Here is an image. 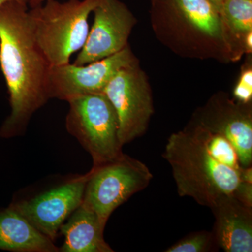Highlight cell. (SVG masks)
<instances>
[{"label":"cell","instance_id":"cell-1","mask_svg":"<svg viewBox=\"0 0 252 252\" xmlns=\"http://www.w3.org/2000/svg\"><path fill=\"white\" fill-rule=\"evenodd\" d=\"M28 6L10 1L0 7V66L11 106L0 130L5 138L23 135L32 117L50 99L51 65L34 40Z\"/></svg>","mask_w":252,"mask_h":252},{"label":"cell","instance_id":"cell-2","mask_svg":"<svg viewBox=\"0 0 252 252\" xmlns=\"http://www.w3.org/2000/svg\"><path fill=\"white\" fill-rule=\"evenodd\" d=\"M151 15L159 40L181 56L226 63L242 57L210 0H156Z\"/></svg>","mask_w":252,"mask_h":252},{"label":"cell","instance_id":"cell-3","mask_svg":"<svg viewBox=\"0 0 252 252\" xmlns=\"http://www.w3.org/2000/svg\"><path fill=\"white\" fill-rule=\"evenodd\" d=\"M162 157L171 166L179 195L203 206L211 208L240 183V171L217 162L186 128L170 136Z\"/></svg>","mask_w":252,"mask_h":252},{"label":"cell","instance_id":"cell-4","mask_svg":"<svg viewBox=\"0 0 252 252\" xmlns=\"http://www.w3.org/2000/svg\"><path fill=\"white\" fill-rule=\"evenodd\" d=\"M102 0H45L28 10L33 36L50 65L69 63L89 32V18Z\"/></svg>","mask_w":252,"mask_h":252},{"label":"cell","instance_id":"cell-5","mask_svg":"<svg viewBox=\"0 0 252 252\" xmlns=\"http://www.w3.org/2000/svg\"><path fill=\"white\" fill-rule=\"evenodd\" d=\"M67 132L90 154L94 166L122 155L117 112L104 93L84 94L67 101Z\"/></svg>","mask_w":252,"mask_h":252},{"label":"cell","instance_id":"cell-6","mask_svg":"<svg viewBox=\"0 0 252 252\" xmlns=\"http://www.w3.org/2000/svg\"><path fill=\"white\" fill-rule=\"evenodd\" d=\"M152 178L144 162L123 154L112 161L92 167L81 204L106 225L112 212L145 189Z\"/></svg>","mask_w":252,"mask_h":252},{"label":"cell","instance_id":"cell-7","mask_svg":"<svg viewBox=\"0 0 252 252\" xmlns=\"http://www.w3.org/2000/svg\"><path fill=\"white\" fill-rule=\"evenodd\" d=\"M103 93L117 112L121 144L124 146L143 135L154 107L148 77L140 64L120 69Z\"/></svg>","mask_w":252,"mask_h":252},{"label":"cell","instance_id":"cell-8","mask_svg":"<svg viewBox=\"0 0 252 252\" xmlns=\"http://www.w3.org/2000/svg\"><path fill=\"white\" fill-rule=\"evenodd\" d=\"M130 46L95 62L77 65L71 64L50 67L47 91L50 99L67 102L84 94L103 93L109 81L120 69L138 64Z\"/></svg>","mask_w":252,"mask_h":252},{"label":"cell","instance_id":"cell-9","mask_svg":"<svg viewBox=\"0 0 252 252\" xmlns=\"http://www.w3.org/2000/svg\"><path fill=\"white\" fill-rule=\"evenodd\" d=\"M94 21L74 64L84 65L117 54L129 45L137 23L132 11L120 0H102L93 12Z\"/></svg>","mask_w":252,"mask_h":252},{"label":"cell","instance_id":"cell-10","mask_svg":"<svg viewBox=\"0 0 252 252\" xmlns=\"http://www.w3.org/2000/svg\"><path fill=\"white\" fill-rule=\"evenodd\" d=\"M191 122L224 137L235 147L240 165L252 166L251 103H241L230 99L226 94H217L195 113Z\"/></svg>","mask_w":252,"mask_h":252},{"label":"cell","instance_id":"cell-11","mask_svg":"<svg viewBox=\"0 0 252 252\" xmlns=\"http://www.w3.org/2000/svg\"><path fill=\"white\" fill-rule=\"evenodd\" d=\"M89 172L38 194L12 204L36 229L55 241L61 225L82 203Z\"/></svg>","mask_w":252,"mask_h":252},{"label":"cell","instance_id":"cell-12","mask_svg":"<svg viewBox=\"0 0 252 252\" xmlns=\"http://www.w3.org/2000/svg\"><path fill=\"white\" fill-rule=\"evenodd\" d=\"M215 215L213 233L219 248L226 252H252V207L232 195L211 207Z\"/></svg>","mask_w":252,"mask_h":252},{"label":"cell","instance_id":"cell-13","mask_svg":"<svg viewBox=\"0 0 252 252\" xmlns=\"http://www.w3.org/2000/svg\"><path fill=\"white\" fill-rule=\"evenodd\" d=\"M105 225L97 215L81 204L61 225L64 243L62 252H113L104 240Z\"/></svg>","mask_w":252,"mask_h":252},{"label":"cell","instance_id":"cell-14","mask_svg":"<svg viewBox=\"0 0 252 252\" xmlns=\"http://www.w3.org/2000/svg\"><path fill=\"white\" fill-rule=\"evenodd\" d=\"M0 250L17 252H59V248L10 205L0 212Z\"/></svg>","mask_w":252,"mask_h":252},{"label":"cell","instance_id":"cell-15","mask_svg":"<svg viewBox=\"0 0 252 252\" xmlns=\"http://www.w3.org/2000/svg\"><path fill=\"white\" fill-rule=\"evenodd\" d=\"M219 12L233 44L243 56L244 39L252 32V0H223Z\"/></svg>","mask_w":252,"mask_h":252},{"label":"cell","instance_id":"cell-16","mask_svg":"<svg viewBox=\"0 0 252 252\" xmlns=\"http://www.w3.org/2000/svg\"><path fill=\"white\" fill-rule=\"evenodd\" d=\"M186 129L203 144L207 152L217 162L237 171L241 170L243 167L240 165L235 147L224 137L212 133L192 122Z\"/></svg>","mask_w":252,"mask_h":252},{"label":"cell","instance_id":"cell-17","mask_svg":"<svg viewBox=\"0 0 252 252\" xmlns=\"http://www.w3.org/2000/svg\"><path fill=\"white\" fill-rule=\"evenodd\" d=\"M219 248L213 232L200 231L191 233L172 245L166 252H207Z\"/></svg>","mask_w":252,"mask_h":252},{"label":"cell","instance_id":"cell-18","mask_svg":"<svg viewBox=\"0 0 252 252\" xmlns=\"http://www.w3.org/2000/svg\"><path fill=\"white\" fill-rule=\"evenodd\" d=\"M235 100L243 104H250L252 99V67L251 64L245 66L233 90Z\"/></svg>","mask_w":252,"mask_h":252},{"label":"cell","instance_id":"cell-19","mask_svg":"<svg viewBox=\"0 0 252 252\" xmlns=\"http://www.w3.org/2000/svg\"><path fill=\"white\" fill-rule=\"evenodd\" d=\"M233 195L244 205L252 207V183L240 181Z\"/></svg>","mask_w":252,"mask_h":252},{"label":"cell","instance_id":"cell-20","mask_svg":"<svg viewBox=\"0 0 252 252\" xmlns=\"http://www.w3.org/2000/svg\"><path fill=\"white\" fill-rule=\"evenodd\" d=\"M240 180L242 182L252 183V166L242 167L240 170Z\"/></svg>","mask_w":252,"mask_h":252},{"label":"cell","instance_id":"cell-21","mask_svg":"<svg viewBox=\"0 0 252 252\" xmlns=\"http://www.w3.org/2000/svg\"><path fill=\"white\" fill-rule=\"evenodd\" d=\"M244 49L245 52L252 54V32L248 33L244 39Z\"/></svg>","mask_w":252,"mask_h":252},{"label":"cell","instance_id":"cell-22","mask_svg":"<svg viewBox=\"0 0 252 252\" xmlns=\"http://www.w3.org/2000/svg\"><path fill=\"white\" fill-rule=\"evenodd\" d=\"M44 1H45V0H29L28 6H30L31 8L34 7V6L42 4Z\"/></svg>","mask_w":252,"mask_h":252},{"label":"cell","instance_id":"cell-23","mask_svg":"<svg viewBox=\"0 0 252 252\" xmlns=\"http://www.w3.org/2000/svg\"><path fill=\"white\" fill-rule=\"evenodd\" d=\"M10 1H19V2L26 3V4H28V2H29V0H0V7H1L3 4H5V3Z\"/></svg>","mask_w":252,"mask_h":252},{"label":"cell","instance_id":"cell-24","mask_svg":"<svg viewBox=\"0 0 252 252\" xmlns=\"http://www.w3.org/2000/svg\"><path fill=\"white\" fill-rule=\"evenodd\" d=\"M210 1L215 5V6H216L219 11V9H220V4H221L223 0H210Z\"/></svg>","mask_w":252,"mask_h":252},{"label":"cell","instance_id":"cell-25","mask_svg":"<svg viewBox=\"0 0 252 252\" xmlns=\"http://www.w3.org/2000/svg\"><path fill=\"white\" fill-rule=\"evenodd\" d=\"M154 1H156V0H151V2H154Z\"/></svg>","mask_w":252,"mask_h":252}]
</instances>
